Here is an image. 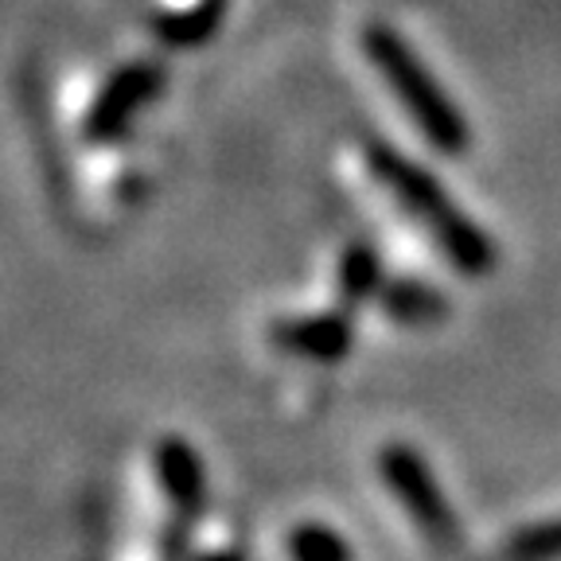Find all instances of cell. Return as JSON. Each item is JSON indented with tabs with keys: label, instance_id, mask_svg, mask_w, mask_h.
I'll list each match as a JSON object with an SVG mask.
<instances>
[{
	"label": "cell",
	"instance_id": "8992f818",
	"mask_svg": "<svg viewBox=\"0 0 561 561\" xmlns=\"http://www.w3.org/2000/svg\"><path fill=\"white\" fill-rule=\"evenodd\" d=\"M293 558L297 561H347V546L328 526H297L293 535Z\"/></svg>",
	"mask_w": 561,
	"mask_h": 561
},
{
	"label": "cell",
	"instance_id": "6da1fadb",
	"mask_svg": "<svg viewBox=\"0 0 561 561\" xmlns=\"http://www.w3.org/2000/svg\"><path fill=\"white\" fill-rule=\"evenodd\" d=\"M367 160H370V172H378V180L398 195V203L410 210L413 219L425 222V227L440 238V245H445V254L453 257V265H460L465 273L491 270V262H495L491 242L453 207V199L440 192V184H433L421 168L394 157L390 149H370Z\"/></svg>",
	"mask_w": 561,
	"mask_h": 561
},
{
	"label": "cell",
	"instance_id": "52a82bcc",
	"mask_svg": "<svg viewBox=\"0 0 561 561\" xmlns=\"http://www.w3.org/2000/svg\"><path fill=\"white\" fill-rule=\"evenodd\" d=\"M561 553V523L530 530V535L511 542V558L515 561H553Z\"/></svg>",
	"mask_w": 561,
	"mask_h": 561
},
{
	"label": "cell",
	"instance_id": "5b68a950",
	"mask_svg": "<svg viewBox=\"0 0 561 561\" xmlns=\"http://www.w3.org/2000/svg\"><path fill=\"white\" fill-rule=\"evenodd\" d=\"M277 340L289 351L312 355V359H335L340 351H347V320H343V312L285 320V324H277Z\"/></svg>",
	"mask_w": 561,
	"mask_h": 561
},
{
	"label": "cell",
	"instance_id": "277c9868",
	"mask_svg": "<svg viewBox=\"0 0 561 561\" xmlns=\"http://www.w3.org/2000/svg\"><path fill=\"white\" fill-rule=\"evenodd\" d=\"M160 87V70L152 67H125L117 79H110L98 94L94 110H90V133L105 137V133L122 129V122H129L140 105L149 102L152 90Z\"/></svg>",
	"mask_w": 561,
	"mask_h": 561
},
{
	"label": "cell",
	"instance_id": "7a4b0ae2",
	"mask_svg": "<svg viewBox=\"0 0 561 561\" xmlns=\"http://www.w3.org/2000/svg\"><path fill=\"white\" fill-rule=\"evenodd\" d=\"M367 51L382 70L386 87L394 90L398 102L410 110V117L417 122V129L445 152H460L468 145V129L460 122V114L453 110V102L445 98V90L430 79V70L421 67V59L410 47L386 27H367Z\"/></svg>",
	"mask_w": 561,
	"mask_h": 561
},
{
	"label": "cell",
	"instance_id": "3957f363",
	"mask_svg": "<svg viewBox=\"0 0 561 561\" xmlns=\"http://www.w3.org/2000/svg\"><path fill=\"white\" fill-rule=\"evenodd\" d=\"M382 468L394 495L402 500V507L413 515V523L430 538H437V542H448L453 538V515H448L445 500H440V488L433 483V476L425 472V465H421L417 456L410 448H390Z\"/></svg>",
	"mask_w": 561,
	"mask_h": 561
}]
</instances>
